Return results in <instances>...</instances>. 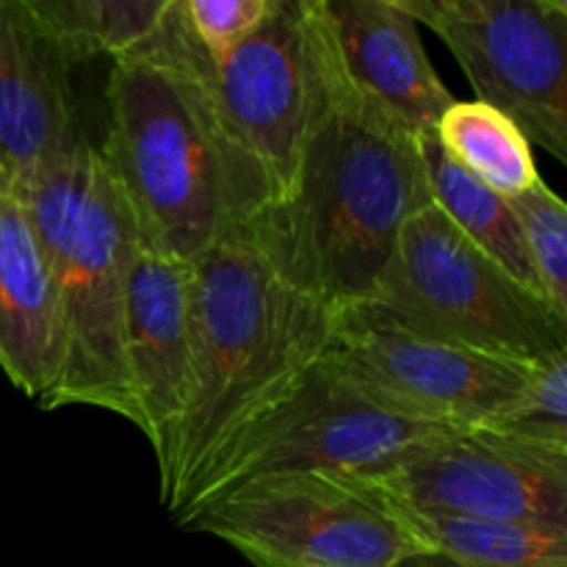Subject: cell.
Wrapping results in <instances>:
<instances>
[{
	"label": "cell",
	"instance_id": "10",
	"mask_svg": "<svg viewBox=\"0 0 567 567\" xmlns=\"http://www.w3.org/2000/svg\"><path fill=\"white\" fill-rule=\"evenodd\" d=\"M227 125L249 150L280 203L293 186L319 92L313 0H271L266 20L230 53L210 61Z\"/></svg>",
	"mask_w": 567,
	"mask_h": 567
},
{
	"label": "cell",
	"instance_id": "2",
	"mask_svg": "<svg viewBox=\"0 0 567 567\" xmlns=\"http://www.w3.org/2000/svg\"><path fill=\"white\" fill-rule=\"evenodd\" d=\"M319 92L293 186L247 238L291 288L347 310L374 297L410 216L432 205L415 133L347 78L319 0Z\"/></svg>",
	"mask_w": 567,
	"mask_h": 567
},
{
	"label": "cell",
	"instance_id": "7",
	"mask_svg": "<svg viewBox=\"0 0 567 567\" xmlns=\"http://www.w3.org/2000/svg\"><path fill=\"white\" fill-rule=\"evenodd\" d=\"M230 543L255 567H399L426 554L388 498L358 476H275L177 520Z\"/></svg>",
	"mask_w": 567,
	"mask_h": 567
},
{
	"label": "cell",
	"instance_id": "21",
	"mask_svg": "<svg viewBox=\"0 0 567 567\" xmlns=\"http://www.w3.org/2000/svg\"><path fill=\"white\" fill-rule=\"evenodd\" d=\"M524 236L535 275L548 302L567 316V205L554 188L537 181L507 199Z\"/></svg>",
	"mask_w": 567,
	"mask_h": 567
},
{
	"label": "cell",
	"instance_id": "13",
	"mask_svg": "<svg viewBox=\"0 0 567 567\" xmlns=\"http://www.w3.org/2000/svg\"><path fill=\"white\" fill-rule=\"evenodd\" d=\"M349 81L408 131L435 133L454 94L432 66L419 22L399 0H319Z\"/></svg>",
	"mask_w": 567,
	"mask_h": 567
},
{
	"label": "cell",
	"instance_id": "20",
	"mask_svg": "<svg viewBox=\"0 0 567 567\" xmlns=\"http://www.w3.org/2000/svg\"><path fill=\"white\" fill-rule=\"evenodd\" d=\"M480 430L543 452L567 454V352L532 363L515 402Z\"/></svg>",
	"mask_w": 567,
	"mask_h": 567
},
{
	"label": "cell",
	"instance_id": "1",
	"mask_svg": "<svg viewBox=\"0 0 567 567\" xmlns=\"http://www.w3.org/2000/svg\"><path fill=\"white\" fill-rule=\"evenodd\" d=\"M97 147L138 247L192 266L269 208L266 172L238 142L210 83V59L169 0L153 37L114 59Z\"/></svg>",
	"mask_w": 567,
	"mask_h": 567
},
{
	"label": "cell",
	"instance_id": "4",
	"mask_svg": "<svg viewBox=\"0 0 567 567\" xmlns=\"http://www.w3.org/2000/svg\"><path fill=\"white\" fill-rule=\"evenodd\" d=\"M17 194L44 249L59 308L61 369L44 410L81 404L136 424L122 336L138 238L97 147L81 136Z\"/></svg>",
	"mask_w": 567,
	"mask_h": 567
},
{
	"label": "cell",
	"instance_id": "19",
	"mask_svg": "<svg viewBox=\"0 0 567 567\" xmlns=\"http://www.w3.org/2000/svg\"><path fill=\"white\" fill-rule=\"evenodd\" d=\"M169 0H28L66 72L97 55L133 53L158 28Z\"/></svg>",
	"mask_w": 567,
	"mask_h": 567
},
{
	"label": "cell",
	"instance_id": "22",
	"mask_svg": "<svg viewBox=\"0 0 567 567\" xmlns=\"http://www.w3.org/2000/svg\"><path fill=\"white\" fill-rule=\"evenodd\" d=\"M271 0H183L188 28L210 61L230 53L266 20Z\"/></svg>",
	"mask_w": 567,
	"mask_h": 567
},
{
	"label": "cell",
	"instance_id": "9",
	"mask_svg": "<svg viewBox=\"0 0 567 567\" xmlns=\"http://www.w3.org/2000/svg\"><path fill=\"white\" fill-rule=\"evenodd\" d=\"M324 354L399 413L457 432L480 430L502 415L532 365L399 330L365 308L338 310Z\"/></svg>",
	"mask_w": 567,
	"mask_h": 567
},
{
	"label": "cell",
	"instance_id": "14",
	"mask_svg": "<svg viewBox=\"0 0 567 567\" xmlns=\"http://www.w3.org/2000/svg\"><path fill=\"white\" fill-rule=\"evenodd\" d=\"M78 138L70 72L28 0H0V183L17 192Z\"/></svg>",
	"mask_w": 567,
	"mask_h": 567
},
{
	"label": "cell",
	"instance_id": "3",
	"mask_svg": "<svg viewBox=\"0 0 567 567\" xmlns=\"http://www.w3.org/2000/svg\"><path fill=\"white\" fill-rule=\"evenodd\" d=\"M194 388L161 504L181 515L233 437L330 347L336 310L288 286L247 233L192 264Z\"/></svg>",
	"mask_w": 567,
	"mask_h": 567
},
{
	"label": "cell",
	"instance_id": "11",
	"mask_svg": "<svg viewBox=\"0 0 567 567\" xmlns=\"http://www.w3.org/2000/svg\"><path fill=\"white\" fill-rule=\"evenodd\" d=\"M363 482L404 507L567 532V454L487 430L432 441Z\"/></svg>",
	"mask_w": 567,
	"mask_h": 567
},
{
	"label": "cell",
	"instance_id": "6",
	"mask_svg": "<svg viewBox=\"0 0 567 567\" xmlns=\"http://www.w3.org/2000/svg\"><path fill=\"white\" fill-rule=\"evenodd\" d=\"M454 432L399 413L321 354L233 437L175 520L247 482L302 474L369 480Z\"/></svg>",
	"mask_w": 567,
	"mask_h": 567
},
{
	"label": "cell",
	"instance_id": "12",
	"mask_svg": "<svg viewBox=\"0 0 567 567\" xmlns=\"http://www.w3.org/2000/svg\"><path fill=\"white\" fill-rule=\"evenodd\" d=\"M125 377L166 482L194 388L192 266L138 247L125 286Z\"/></svg>",
	"mask_w": 567,
	"mask_h": 567
},
{
	"label": "cell",
	"instance_id": "23",
	"mask_svg": "<svg viewBox=\"0 0 567 567\" xmlns=\"http://www.w3.org/2000/svg\"><path fill=\"white\" fill-rule=\"evenodd\" d=\"M399 567H493V565H463V563H452V559L435 557V554H421V557L408 559V563ZM532 567H546V565H532Z\"/></svg>",
	"mask_w": 567,
	"mask_h": 567
},
{
	"label": "cell",
	"instance_id": "16",
	"mask_svg": "<svg viewBox=\"0 0 567 567\" xmlns=\"http://www.w3.org/2000/svg\"><path fill=\"white\" fill-rule=\"evenodd\" d=\"M415 142H419L421 164H424L426 183H430L432 205L441 208V214L446 216L474 247H480L493 264L502 266L513 280H518L524 288L546 297L507 199L498 197L496 192L482 186V183L474 181L471 175H465V172L443 153L435 133H419Z\"/></svg>",
	"mask_w": 567,
	"mask_h": 567
},
{
	"label": "cell",
	"instance_id": "17",
	"mask_svg": "<svg viewBox=\"0 0 567 567\" xmlns=\"http://www.w3.org/2000/svg\"><path fill=\"white\" fill-rule=\"evenodd\" d=\"M377 491V487H374ZM426 554L463 565L567 567V532L515 520L430 513L388 498Z\"/></svg>",
	"mask_w": 567,
	"mask_h": 567
},
{
	"label": "cell",
	"instance_id": "8",
	"mask_svg": "<svg viewBox=\"0 0 567 567\" xmlns=\"http://www.w3.org/2000/svg\"><path fill=\"white\" fill-rule=\"evenodd\" d=\"M443 39L476 100L567 164L565 0H399Z\"/></svg>",
	"mask_w": 567,
	"mask_h": 567
},
{
	"label": "cell",
	"instance_id": "15",
	"mask_svg": "<svg viewBox=\"0 0 567 567\" xmlns=\"http://www.w3.org/2000/svg\"><path fill=\"white\" fill-rule=\"evenodd\" d=\"M59 369V308L44 249L22 197L0 183V371L44 408Z\"/></svg>",
	"mask_w": 567,
	"mask_h": 567
},
{
	"label": "cell",
	"instance_id": "18",
	"mask_svg": "<svg viewBox=\"0 0 567 567\" xmlns=\"http://www.w3.org/2000/svg\"><path fill=\"white\" fill-rule=\"evenodd\" d=\"M443 153L474 181L509 199L540 181L529 138L502 111L480 100H454L435 127Z\"/></svg>",
	"mask_w": 567,
	"mask_h": 567
},
{
	"label": "cell",
	"instance_id": "5",
	"mask_svg": "<svg viewBox=\"0 0 567 567\" xmlns=\"http://www.w3.org/2000/svg\"><path fill=\"white\" fill-rule=\"evenodd\" d=\"M354 308L509 363L567 352V316L493 264L435 205L404 221L374 297Z\"/></svg>",
	"mask_w": 567,
	"mask_h": 567
}]
</instances>
